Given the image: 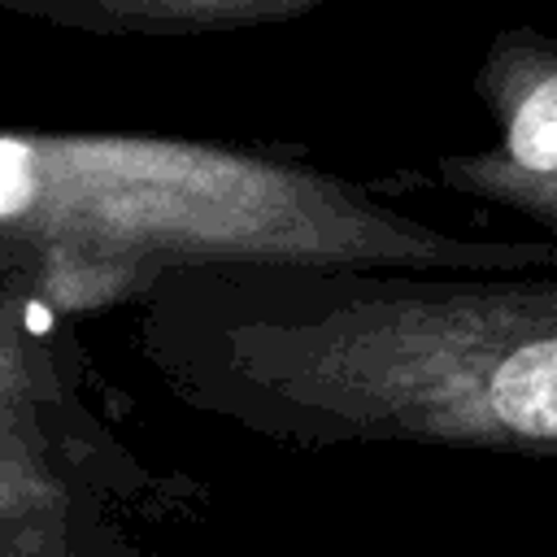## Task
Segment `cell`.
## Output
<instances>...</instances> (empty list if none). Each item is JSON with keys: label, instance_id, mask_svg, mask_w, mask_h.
Instances as JSON below:
<instances>
[{"label": "cell", "instance_id": "cell-4", "mask_svg": "<svg viewBox=\"0 0 557 557\" xmlns=\"http://www.w3.org/2000/svg\"><path fill=\"white\" fill-rule=\"evenodd\" d=\"M96 4L131 22H191V26H218V22H248L265 13L296 9L300 0H74Z\"/></svg>", "mask_w": 557, "mask_h": 557}, {"label": "cell", "instance_id": "cell-1", "mask_svg": "<svg viewBox=\"0 0 557 557\" xmlns=\"http://www.w3.org/2000/svg\"><path fill=\"white\" fill-rule=\"evenodd\" d=\"M522 270L183 265L144 287V344L270 431L557 444V278Z\"/></svg>", "mask_w": 557, "mask_h": 557}, {"label": "cell", "instance_id": "cell-2", "mask_svg": "<svg viewBox=\"0 0 557 557\" xmlns=\"http://www.w3.org/2000/svg\"><path fill=\"white\" fill-rule=\"evenodd\" d=\"M222 261L522 270L557 265V248L444 235L344 178L235 148L0 131L4 278L144 292Z\"/></svg>", "mask_w": 557, "mask_h": 557}, {"label": "cell", "instance_id": "cell-3", "mask_svg": "<svg viewBox=\"0 0 557 557\" xmlns=\"http://www.w3.org/2000/svg\"><path fill=\"white\" fill-rule=\"evenodd\" d=\"M505 161L527 183H557V70L535 78L505 122Z\"/></svg>", "mask_w": 557, "mask_h": 557}, {"label": "cell", "instance_id": "cell-5", "mask_svg": "<svg viewBox=\"0 0 557 557\" xmlns=\"http://www.w3.org/2000/svg\"><path fill=\"white\" fill-rule=\"evenodd\" d=\"M17 283H22V278H4V274H0V387L13 379L17 348L48 331L44 318H26V313H35V305H17V300H13V296H17Z\"/></svg>", "mask_w": 557, "mask_h": 557}]
</instances>
